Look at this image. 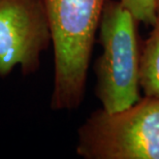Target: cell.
Wrapping results in <instances>:
<instances>
[{
	"mask_svg": "<svg viewBox=\"0 0 159 159\" xmlns=\"http://www.w3.org/2000/svg\"><path fill=\"white\" fill-rule=\"evenodd\" d=\"M139 87L145 96L159 98V25L153 27L139 56Z\"/></svg>",
	"mask_w": 159,
	"mask_h": 159,
	"instance_id": "cell-5",
	"label": "cell"
},
{
	"mask_svg": "<svg viewBox=\"0 0 159 159\" xmlns=\"http://www.w3.org/2000/svg\"><path fill=\"white\" fill-rule=\"evenodd\" d=\"M130 11L136 22L155 26L156 24V0H119Z\"/></svg>",
	"mask_w": 159,
	"mask_h": 159,
	"instance_id": "cell-6",
	"label": "cell"
},
{
	"mask_svg": "<svg viewBox=\"0 0 159 159\" xmlns=\"http://www.w3.org/2000/svg\"><path fill=\"white\" fill-rule=\"evenodd\" d=\"M106 0H44L52 32L51 109L72 111L85 98L90 59Z\"/></svg>",
	"mask_w": 159,
	"mask_h": 159,
	"instance_id": "cell-1",
	"label": "cell"
},
{
	"mask_svg": "<svg viewBox=\"0 0 159 159\" xmlns=\"http://www.w3.org/2000/svg\"><path fill=\"white\" fill-rule=\"evenodd\" d=\"M51 44L44 0H0V78L17 66L23 75L35 74Z\"/></svg>",
	"mask_w": 159,
	"mask_h": 159,
	"instance_id": "cell-4",
	"label": "cell"
},
{
	"mask_svg": "<svg viewBox=\"0 0 159 159\" xmlns=\"http://www.w3.org/2000/svg\"><path fill=\"white\" fill-rule=\"evenodd\" d=\"M75 151L84 159H159V98L91 113L78 130Z\"/></svg>",
	"mask_w": 159,
	"mask_h": 159,
	"instance_id": "cell-2",
	"label": "cell"
},
{
	"mask_svg": "<svg viewBox=\"0 0 159 159\" xmlns=\"http://www.w3.org/2000/svg\"><path fill=\"white\" fill-rule=\"evenodd\" d=\"M136 20L120 1L106 0L98 26L102 52L95 62V93L101 107L117 112L139 99Z\"/></svg>",
	"mask_w": 159,
	"mask_h": 159,
	"instance_id": "cell-3",
	"label": "cell"
},
{
	"mask_svg": "<svg viewBox=\"0 0 159 159\" xmlns=\"http://www.w3.org/2000/svg\"><path fill=\"white\" fill-rule=\"evenodd\" d=\"M159 25V0H156V24Z\"/></svg>",
	"mask_w": 159,
	"mask_h": 159,
	"instance_id": "cell-7",
	"label": "cell"
}]
</instances>
